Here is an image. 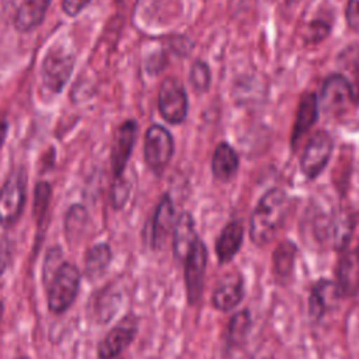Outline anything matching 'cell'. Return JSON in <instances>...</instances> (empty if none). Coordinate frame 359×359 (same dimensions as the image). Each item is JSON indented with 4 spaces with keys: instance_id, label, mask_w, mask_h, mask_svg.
Segmentation results:
<instances>
[{
    "instance_id": "6da1fadb",
    "label": "cell",
    "mask_w": 359,
    "mask_h": 359,
    "mask_svg": "<svg viewBox=\"0 0 359 359\" xmlns=\"http://www.w3.org/2000/svg\"><path fill=\"white\" fill-rule=\"evenodd\" d=\"M290 209V199L280 188L269 189L257 203L250 219V238L258 245H266L283 226Z\"/></svg>"
},
{
    "instance_id": "7a4b0ae2",
    "label": "cell",
    "mask_w": 359,
    "mask_h": 359,
    "mask_svg": "<svg viewBox=\"0 0 359 359\" xmlns=\"http://www.w3.org/2000/svg\"><path fill=\"white\" fill-rule=\"evenodd\" d=\"M80 271L73 264H60L55 275L50 278L48 290V307L52 313L60 314L66 311L76 299L80 285Z\"/></svg>"
},
{
    "instance_id": "3957f363",
    "label": "cell",
    "mask_w": 359,
    "mask_h": 359,
    "mask_svg": "<svg viewBox=\"0 0 359 359\" xmlns=\"http://www.w3.org/2000/svg\"><path fill=\"white\" fill-rule=\"evenodd\" d=\"M74 67V56L62 45L52 46L43 56L41 79L43 86L52 93H60L70 79Z\"/></svg>"
},
{
    "instance_id": "277c9868",
    "label": "cell",
    "mask_w": 359,
    "mask_h": 359,
    "mask_svg": "<svg viewBox=\"0 0 359 359\" xmlns=\"http://www.w3.org/2000/svg\"><path fill=\"white\" fill-rule=\"evenodd\" d=\"M27 177L22 168L14 170L0 189V224H14L24 208Z\"/></svg>"
},
{
    "instance_id": "5b68a950",
    "label": "cell",
    "mask_w": 359,
    "mask_h": 359,
    "mask_svg": "<svg viewBox=\"0 0 359 359\" xmlns=\"http://www.w3.org/2000/svg\"><path fill=\"white\" fill-rule=\"evenodd\" d=\"M158 111L161 116L172 125L185 121L188 114V97L184 86L175 77L163 80L158 90Z\"/></svg>"
},
{
    "instance_id": "8992f818",
    "label": "cell",
    "mask_w": 359,
    "mask_h": 359,
    "mask_svg": "<svg viewBox=\"0 0 359 359\" xmlns=\"http://www.w3.org/2000/svg\"><path fill=\"white\" fill-rule=\"evenodd\" d=\"M174 153L171 133L161 125H151L144 135V160L154 172H161Z\"/></svg>"
},
{
    "instance_id": "52a82bcc",
    "label": "cell",
    "mask_w": 359,
    "mask_h": 359,
    "mask_svg": "<svg viewBox=\"0 0 359 359\" xmlns=\"http://www.w3.org/2000/svg\"><path fill=\"white\" fill-rule=\"evenodd\" d=\"M206 262H208L206 247L198 238L184 259L185 289H187L188 302L191 304H195L202 296Z\"/></svg>"
},
{
    "instance_id": "ba28073f",
    "label": "cell",
    "mask_w": 359,
    "mask_h": 359,
    "mask_svg": "<svg viewBox=\"0 0 359 359\" xmlns=\"http://www.w3.org/2000/svg\"><path fill=\"white\" fill-rule=\"evenodd\" d=\"M353 91L349 81L341 74H331L325 79L321 90L320 104L325 114L339 116L348 111L353 102Z\"/></svg>"
},
{
    "instance_id": "9c48e42d",
    "label": "cell",
    "mask_w": 359,
    "mask_h": 359,
    "mask_svg": "<svg viewBox=\"0 0 359 359\" xmlns=\"http://www.w3.org/2000/svg\"><path fill=\"white\" fill-rule=\"evenodd\" d=\"M332 137L324 130L316 132L309 140L300 163V168L307 178L313 180L318 177V174L325 168L332 153Z\"/></svg>"
},
{
    "instance_id": "30bf717a",
    "label": "cell",
    "mask_w": 359,
    "mask_h": 359,
    "mask_svg": "<svg viewBox=\"0 0 359 359\" xmlns=\"http://www.w3.org/2000/svg\"><path fill=\"white\" fill-rule=\"evenodd\" d=\"M136 130H137V125L135 121L123 122L116 130L114 144H112L111 161H112L114 174L118 178H121L126 167V163L130 157L135 139H136Z\"/></svg>"
},
{
    "instance_id": "8fae6325",
    "label": "cell",
    "mask_w": 359,
    "mask_h": 359,
    "mask_svg": "<svg viewBox=\"0 0 359 359\" xmlns=\"http://www.w3.org/2000/svg\"><path fill=\"white\" fill-rule=\"evenodd\" d=\"M136 334V323L125 318L119 325L114 327L98 344L100 359L116 358L133 339Z\"/></svg>"
},
{
    "instance_id": "7c38bea8",
    "label": "cell",
    "mask_w": 359,
    "mask_h": 359,
    "mask_svg": "<svg viewBox=\"0 0 359 359\" xmlns=\"http://www.w3.org/2000/svg\"><path fill=\"white\" fill-rule=\"evenodd\" d=\"M244 297V282L238 273L226 275L216 286L212 294L215 309L220 311H230Z\"/></svg>"
},
{
    "instance_id": "4fadbf2b",
    "label": "cell",
    "mask_w": 359,
    "mask_h": 359,
    "mask_svg": "<svg viewBox=\"0 0 359 359\" xmlns=\"http://www.w3.org/2000/svg\"><path fill=\"white\" fill-rule=\"evenodd\" d=\"M244 237V226L240 220L229 222L216 240V255L219 262L224 264L233 259L238 252Z\"/></svg>"
},
{
    "instance_id": "5bb4252c",
    "label": "cell",
    "mask_w": 359,
    "mask_h": 359,
    "mask_svg": "<svg viewBox=\"0 0 359 359\" xmlns=\"http://www.w3.org/2000/svg\"><path fill=\"white\" fill-rule=\"evenodd\" d=\"M172 233H174V238H172L174 254L178 259L184 261L188 252L191 251L192 245L198 240L194 219L188 212H182L178 216V219L175 220Z\"/></svg>"
},
{
    "instance_id": "9a60e30c",
    "label": "cell",
    "mask_w": 359,
    "mask_h": 359,
    "mask_svg": "<svg viewBox=\"0 0 359 359\" xmlns=\"http://www.w3.org/2000/svg\"><path fill=\"white\" fill-rule=\"evenodd\" d=\"M50 0H25L14 17V27L21 32L35 29L43 20Z\"/></svg>"
},
{
    "instance_id": "2e32d148",
    "label": "cell",
    "mask_w": 359,
    "mask_h": 359,
    "mask_svg": "<svg viewBox=\"0 0 359 359\" xmlns=\"http://www.w3.org/2000/svg\"><path fill=\"white\" fill-rule=\"evenodd\" d=\"M175 220H174V206L172 201L168 195H164L156 209L154 219H153V227H151V244L154 248H158L167 234L174 229Z\"/></svg>"
},
{
    "instance_id": "e0dca14e",
    "label": "cell",
    "mask_w": 359,
    "mask_h": 359,
    "mask_svg": "<svg viewBox=\"0 0 359 359\" xmlns=\"http://www.w3.org/2000/svg\"><path fill=\"white\" fill-rule=\"evenodd\" d=\"M317 114H318V100L316 94L313 93L304 94L300 100L297 114H296V121L293 125V132H292L293 146H296L299 139L316 123Z\"/></svg>"
},
{
    "instance_id": "ac0fdd59",
    "label": "cell",
    "mask_w": 359,
    "mask_h": 359,
    "mask_svg": "<svg viewBox=\"0 0 359 359\" xmlns=\"http://www.w3.org/2000/svg\"><path fill=\"white\" fill-rule=\"evenodd\" d=\"M238 170V156L227 143L216 146L212 157V172L219 181H229Z\"/></svg>"
},
{
    "instance_id": "d6986e66",
    "label": "cell",
    "mask_w": 359,
    "mask_h": 359,
    "mask_svg": "<svg viewBox=\"0 0 359 359\" xmlns=\"http://www.w3.org/2000/svg\"><path fill=\"white\" fill-rule=\"evenodd\" d=\"M338 287L337 283L327 280V279H320L311 289L310 299H309V313L313 320H320L324 313L327 311L330 306V299L332 296H337Z\"/></svg>"
},
{
    "instance_id": "ffe728a7",
    "label": "cell",
    "mask_w": 359,
    "mask_h": 359,
    "mask_svg": "<svg viewBox=\"0 0 359 359\" xmlns=\"http://www.w3.org/2000/svg\"><path fill=\"white\" fill-rule=\"evenodd\" d=\"M112 252L108 244H97L91 247L84 258V269L88 278H95L101 275L109 265Z\"/></svg>"
},
{
    "instance_id": "44dd1931",
    "label": "cell",
    "mask_w": 359,
    "mask_h": 359,
    "mask_svg": "<svg viewBox=\"0 0 359 359\" xmlns=\"http://www.w3.org/2000/svg\"><path fill=\"white\" fill-rule=\"evenodd\" d=\"M250 325H251V317L247 310L236 313L229 323V330H227L229 344L238 345L240 342H243L248 334Z\"/></svg>"
},
{
    "instance_id": "7402d4cb",
    "label": "cell",
    "mask_w": 359,
    "mask_h": 359,
    "mask_svg": "<svg viewBox=\"0 0 359 359\" xmlns=\"http://www.w3.org/2000/svg\"><path fill=\"white\" fill-rule=\"evenodd\" d=\"M294 252L296 248L293 244L285 241L278 245V248L273 252V268L275 272L280 276L285 278L290 273L294 262Z\"/></svg>"
},
{
    "instance_id": "603a6c76",
    "label": "cell",
    "mask_w": 359,
    "mask_h": 359,
    "mask_svg": "<svg viewBox=\"0 0 359 359\" xmlns=\"http://www.w3.org/2000/svg\"><path fill=\"white\" fill-rule=\"evenodd\" d=\"M50 202V185L45 181H41L35 187V194H34V215L36 217L38 224L42 223L48 208Z\"/></svg>"
},
{
    "instance_id": "cb8c5ba5",
    "label": "cell",
    "mask_w": 359,
    "mask_h": 359,
    "mask_svg": "<svg viewBox=\"0 0 359 359\" xmlns=\"http://www.w3.org/2000/svg\"><path fill=\"white\" fill-rule=\"evenodd\" d=\"M189 80H191V84L195 88V91L205 93L210 84V70H209L208 65L202 60H196L191 67Z\"/></svg>"
},
{
    "instance_id": "d4e9b609",
    "label": "cell",
    "mask_w": 359,
    "mask_h": 359,
    "mask_svg": "<svg viewBox=\"0 0 359 359\" xmlns=\"http://www.w3.org/2000/svg\"><path fill=\"white\" fill-rule=\"evenodd\" d=\"M84 220H86L84 208L80 205L72 206V209L67 213V219H66V230H67L69 237L72 233L77 234V231H80L84 227Z\"/></svg>"
},
{
    "instance_id": "484cf974",
    "label": "cell",
    "mask_w": 359,
    "mask_h": 359,
    "mask_svg": "<svg viewBox=\"0 0 359 359\" xmlns=\"http://www.w3.org/2000/svg\"><path fill=\"white\" fill-rule=\"evenodd\" d=\"M330 28L328 25H325L324 22H320V21H314L309 25L307 28V32H306V41L309 42H317V41H321L324 36H327Z\"/></svg>"
},
{
    "instance_id": "4316f807",
    "label": "cell",
    "mask_w": 359,
    "mask_h": 359,
    "mask_svg": "<svg viewBox=\"0 0 359 359\" xmlns=\"http://www.w3.org/2000/svg\"><path fill=\"white\" fill-rule=\"evenodd\" d=\"M91 0H62V8L69 17H76L80 14Z\"/></svg>"
},
{
    "instance_id": "83f0119b",
    "label": "cell",
    "mask_w": 359,
    "mask_h": 359,
    "mask_svg": "<svg viewBox=\"0 0 359 359\" xmlns=\"http://www.w3.org/2000/svg\"><path fill=\"white\" fill-rule=\"evenodd\" d=\"M345 15L348 25L353 29H359V0H348Z\"/></svg>"
},
{
    "instance_id": "f1b7e54d",
    "label": "cell",
    "mask_w": 359,
    "mask_h": 359,
    "mask_svg": "<svg viewBox=\"0 0 359 359\" xmlns=\"http://www.w3.org/2000/svg\"><path fill=\"white\" fill-rule=\"evenodd\" d=\"M6 136H7V122L0 121V149L6 140Z\"/></svg>"
},
{
    "instance_id": "f546056e",
    "label": "cell",
    "mask_w": 359,
    "mask_h": 359,
    "mask_svg": "<svg viewBox=\"0 0 359 359\" xmlns=\"http://www.w3.org/2000/svg\"><path fill=\"white\" fill-rule=\"evenodd\" d=\"M356 261H358V264H359V244H358V247H356Z\"/></svg>"
},
{
    "instance_id": "4dcf8cb0",
    "label": "cell",
    "mask_w": 359,
    "mask_h": 359,
    "mask_svg": "<svg viewBox=\"0 0 359 359\" xmlns=\"http://www.w3.org/2000/svg\"><path fill=\"white\" fill-rule=\"evenodd\" d=\"M296 1H299V0H287V4H294Z\"/></svg>"
},
{
    "instance_id": "1f68e13d",
    "label": "cell",
    "mask_w": 359,
    "mask_h": 359,
    "mask_svg": "<svg viewBox=\"0 0 359 359\" xmlns=\"http://www.w3.org/2000/svg\"><path fill=\"white\" fill-rule=\"evenodd\" d=\"M1 313H3V304L0 303V317H1Z\"/></svg>"
},
{
    "instance_id": "d6a6232c",
    "label": "cell",
    "mask_w": 359,
    "mask_h": 359,
    "mask_svg": "<svg viewBox=\"0 0 359 359\" xmlns=\"http://www.w3.org/2000/svg\"><path fill=\"white\" fill-rule=\"evenodd\" d=\"M20 359H27V358H20Z\"/></svg>"
},
{
    "instance_id": "836d02e7",
    "label": "cell",
    "mask_w": 359,
    "mask_h": 359,
    "mask_svg": "<svg viewBox=\"0 0 359 359\" xmlns=\"http://www.w3.org/2000/svg\"><path fill=\"white\" fill-rule=\"evenodd\" d=\"M114 359H116V358H114Z\"/></svg>"
}]
</instances>
